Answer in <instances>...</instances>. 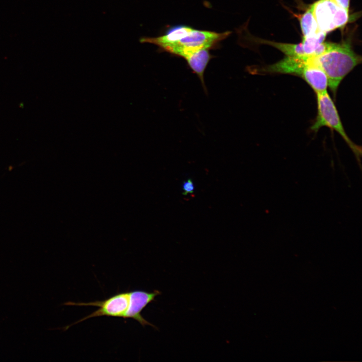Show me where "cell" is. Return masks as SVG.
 Segmentation results:
<instances>
[{"instance_id": "6da1fadb", "label": "cell", "mask_w": 362, "mask_h": 362, "mask_svg": "<svg viewBox=\"0 0 362 362\" xmlns=\"http://www.w3.org/2000/svg\"><path fill=\"white\" fill-rule=\"evenodd\" d=\"M230 33L229 31L217 33L178 25L167 29L163 35L143 37L140 42L154 44L164 51L183 57L203 82L205 70L213 57L209 50L216 47Z\"/></svg>"}, {"instance_id": "7a4b0ae2", "label": "cell", "mask_w": 362, "mask_h": 362, "mask_svg": "<svg viewBox=\"0 0 362 362\" xmlns=\"http://www.w3.org/2000/svg\"><path fill=\"white\" fill-rule=\"evenodd\" d=\"M309 59L324 72L328 87L334 96L341 81L361 61V56L354 52L348 42L334 43L328 51Z\"/></svg>"}, {"instance_id": "3957f363", "label": "cell", "mask_w": 362, "mask_h": 362, "mask_svg": "<svg viewBox=\"0 0 362 362\" xmlns=\"http://www.w3.org/2000/svg\"><path fill=\"white\" fill-rule=\"evenodd\" d=\"M317 115L311 129L317 132L323 127H327L336 131L347 144L359 161L361 148L354 144L347 135L342 124L336 107L327 90L316 94Z\"/></svg>"}, {"instance_id": "277c9868", "label": "cell", "mask_w": 362, "mask_h": 362, "mask_svg": "<svg viewBox=\"0 0 362 362\" xmlns=\"http://www.w3.org/2000/svg\"><path fill=\"white\" fill-rule=\"evenodd\" d=\"M312 6L318 28L326 34L344 27L349 21V12L332 0H318Z\"/></svg>"}, {"instance_id": "5b68a950", "label": "cell", "mask_w": 362, "mask_h": 362, "mask_svg": "<svg viewBox=\"0 0 362 362\" xmlns=\"http://www.w3.org/2000/svg\"><path fill=\"white\" fill-rule=\"evenodd\" d=\"M129 292H127L118 293L103 301L88 303L67 302L65 304L67 305L96 306L98 307L99 309L69 326H67L66 329L74 324L95 317L106 316L124 318L129 305Z\"/></svg>"}, {"instance_id": "8992f818", "label": "cell", "mask_w": 362, "mask_h": 362, "mask_svg": "<svg viewBox=\"0 0 362 362\" xmlns=\"http://www.w3.org/2000/svg\"><path fill=\"white\" fill-rule=\"evenodd\" d=\"M129 305L124 319L131 318L143 326L149 325L157 329L156 327L145 320L141 313L148 304L154 301L157 296L161 294L160 292L156 290L153 292L136 290L129 292Z\"/></svg>"}, {"instance_id": "52a82bcc", "label": "cell", "mask_w": 362, "mask_h": 362, "mask_svg": "<svg viewBox=\"0 0 362 362\" xmlns=\"http://www.w3.org/2000/svg\"><path fill=\"white\" fill-rule=\"evenodd\" d=\"M308 64V59L287 56L274 64L260 69V72L289 74L302 77Z\"/></svg>"}, {"instance_id": "ba28073f", "label": "cell", "mask_w": 362, "mask_h": 362, "mask_svg": "<svg viewBox=\"0 0 362 362\" xmlns=\"http://www.w3.org/2000/svg\"><path fill=\"white\" fill-rule=\"evenodd\" d=\"M313 89L316 94L324 92L328 87L326 75L318 65L308 59V64L301 77Z\"/></svg>"}, {"instance_id": "9c48e42d", "label": "cell", "mask_w": 362, "mask_h": 362, "mask_svg": "<svg viewBox=\"0 0 362 362\" xmlns=\"http://www.w3.org/2000/svg\"><path fill=\"white\" fill-rule=\"evenodd\" d=\"M255 42L270 45L285 54L287 56L297 57L301 58L308 59L305 51L302 42L298 44H291L285 43H280L263 40L261 39H253Z\"/></svg>"}, {"instance_id": "30bf717a", "label": "cell", "mask_w": 362, "mask_h": 362, "mask_svg": "<svg viewBox=\"0 0 362 362\" xmlns=\"http://www.w3.org/2000/svg\"><path fill=\"white\" fill-rule=\"evenodd\" d=\"M303 38L316 35L321 31L314 16L312 5L303 14L300 19Z\"/></svg>"}, {"instance_id": "8fae6325", "label": "cell", "mask_w": 362, "mask_h": 362, "mask_svg": "<svg viewBox=\"0 0 362 362\" xmlns=\"http://www.w3.org/2000/svg\"><path fill=\"white\" fill-rule=\"evenodd\" d=\"M194 190L195 186L194 183L191 178H189L184 182L182 185L183 194L184 195L186 196L189 194L193 193Z\"/></svg>"}, {"instance_id": "7c38bea8", "label": "cell", "mask_w": 362, "mask_h": 362, "mask_svg": "<svg viewBox=\"0 0 362 362\" xmlns=\"http://www.w3.org/2000/svg\"><path fill=\"white\" fill-rule=\"evenodd\" d=\"M338 6L349 12L350 0H332Z\"/></svg>"}]
</instances>
